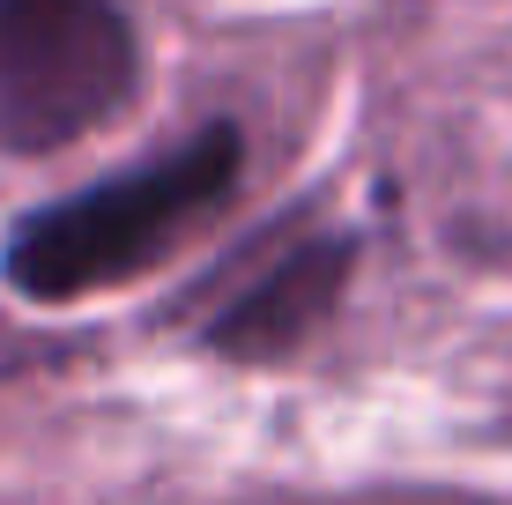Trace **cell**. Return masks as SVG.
I'll list each match as a JSON object with an SVG mask.
<instances>
[{
  "label": "cell",
  "instance_id": "obj_3",
  "mask_svg": "<svg viewBox=\"0 0 512 505\" xmlns=\"http://www.w3.org/2000/svg\"><path fill=\"white\" fill-rule=\"evenodd\" d=\"M349 268H357L349 238H290V246H275L260 268H245L231 283V298L208 320V342L238 364H268V357L305 350L327 327V312L342 305Z\"/></svg>",
  "mask_w": 512,
  "mask_h": 505
},
{
  "label": "cell",
  "instance_id": "obj_1",
  "mask_svg": "<svg viewBox=\"0 0 512 505\" xmlns=\"http://www.w3.org/2000/svg\"><path fill=\"white\" fill-rule=\"evenodd\" d=\"M238 179H245V134L231 119H216V127L186 134L179 149L119 171V179H97L67 201L30 208L0 246V275H8V290L38 305L119 290L164 253H179L201 223H216Z\"/></svg>",
  "mask_w": 512,
  "mask_h": 505
},
{
  "label": "cell",
  "instance_id": "obj_2",
  "mask_svg": "<svg viewBox=\"0 0 512 505\" xmlns=\"http://www.w3.org/2000/svg\"><path fill=\"white\" fill-rule=\"evenodd\" d=\"M141 38L119 0H0V156H52L127 112Z\"/></svg>",
  "mask_w": 512,
  "mask_h": 505
}]
</instances>
